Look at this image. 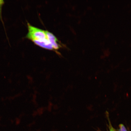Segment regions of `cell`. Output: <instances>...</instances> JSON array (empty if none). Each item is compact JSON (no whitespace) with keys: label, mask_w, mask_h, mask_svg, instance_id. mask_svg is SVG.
<instances>
[{"label":"cell","mask_w":131,"mask_h":131,"mask_svg":"<svg viewBox=\"0 0 131 131\" xmlns=\"http://www.w3.org/2000/svg\"><path fill=\"white\" fill-rule=\"evenodd\" d=\"M27 25L28 32L26 36V38L42 48L54 51L47 36L46 30L34 27L28 22Z\"/></svg>","instance_id":"1"},{"label":"cell","mask_w":131,"mask_h":131,"mask_svg":"<svg viewBox=\"0 0 131 131\" xmlns=\"http://www.w3.org/2000/svg\"><path fill=\"white\" fill-rule=\"evenodd\" d=\"M46 34L49 41L53 47L54 51L58 53V50L62 47L60 42L52 33L46 30Z\"/></svg>","instance_id":"2"},{"label":"cell","mask_w":131,"mask_h":131,"mask_svg":"<svg viewBox=\"0 0 131 131\" xmlns=\"http://www.w3.org/2000/svg\"><path fill=\"white\" fill-rule=\"evenodd\" d=\"M4 4V2L2 0H0V17L2 18V7Z\"/></svg>","instance_id":"3"},{"label":"cell","mask_w":131,"mask_h":131,"mask_svg":"<svg viewBox=\"0 0 131 131\" xmlns=\"http://www.w3.org/2000/svg\"><path fill=\"white\" fill-rule=\"evenodd\" d=\"M119 131H127L124 126L122 124H119Z\"/></svg>","instance_id":"4"},{"label":"cell","mask_w":131,"mask_h":131,"mask_svg":"<svg viewBox=\"0 0 131 131\" xmlns=\"http://www.w3.org/2000/svg\"><path fill=\"white\" fill-rule=\"evenodd\" d=\"M109 127L110 131H116L111 125L109 126Z\"/></svg>","instance_id":"5"}]
</instances>
